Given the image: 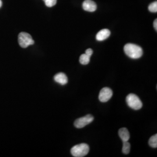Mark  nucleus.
Wrapping results in <instances>:
<instances>
[{"label":"nucleus","instance_id":"nucleus-1","mask_svg":"<svg viewBox=\"0 0 157 157\" xmlns=\"http://www.w3.org/2000/svg\"><path fill=\"white\" fill-rule=\"evenodd\" d=\"M124 51L128 56L132 59H138L143 56L141 47L132 43H128L124 45Z\"/></svg>","mask_w":157,"mask_h":157},{"label":"nucleus","instance_id":"nucleus-2","mask_svg":"<svg viewBox=\"0 0 157 157\" xmlns=\"http://www.w3.org/2000/svg\"><path fill=\"white\" fill-rule=\"evenodd\" d=\"M89 146L87 144L82 143L73 146L71 150V152L73 157H83L89 153Z\"/></svg>","mask_w":157,"mask_h":157},{"label":"nucleus","instance_id":"nucleus-3","mask_svg":"<svg viewBox=\"0 0 157 157\" xmlns=\"http://www.w3.org/2000/svg\"><path fill=\"white\" fill-rule=\"evenodd\" d=\"M126 102L130 108L135 110H139L142 108L143 104L140 99L135 94H129L126 97Z\"/></svg>","mask_w":157,"mask_h":157},{"label":"nucleus","instance_id":"nucleus-4","mask_svg":"<svg viewBox=\"0 0 157 157\" xmlns=\"http://www.w3.org/2000/svg\"><path fill=\"white\" fill-rule=\"evenodd\" d=\"M18 42L20 46L22 48H27L29 45H33L34 43L30 34L26 32H21L19 34Z\"/></svg>","mask_w":157,"mask_h":157},{"label":"nucleus","instance_id":"nucleus-5","mask_svg":"<svg viewBox=\"0 0 157 157\" xmlns=\"http://www.w3.org/2000/svg\"><path fill=\"white\" fill-rule=\"evenodd\" d=\"M94 120V117L91 115H87L85 117L78 118L75 121L74 125L76 128L80 129L91 123Z\"/></svg>","mask_w":157,"mask_h":157},{"label":"nucleus","instance_id":"nucleus-6","mask_svg":"<svg viewBox=\"0 0 157 157\" xmlns=\"http://www.w3.org/2000/svg\"><path fill=\"white\" fill-rule=\"evenodd\" d=\"M113 95L112 90L108 87H104L101 89L98 98L101 102H106L109 101Z\"/></svg>","mask_w":157,"mask_h":157},{"label":"nucleus","instance_id":"nucleus-7","mask_svg":"<svg viewBox=\"0 0 157 157\" xmlns=\"http://www.w3.org/2000/svg\"><path fill=\"white\" fill-rule=\"evenodd\" d=\"M83 10L88 12H94L97 10V5L92 0H85L83 3Z\"/></svg>","mask_w":157,"mask_h":157},{"label":"nucleus","instance_id":"nucleus-8","mask_svg":"<svg viewBox=\"0 0 157 157\" xmlns=\"http://www.w3.org/2000/svg\"><path fill=\"white\" fill-rule=\"evenodd\" d=\"M110 34H111V32L108 29H102L100 32H98V33L97 34L96 40L99 41H104L108 39L109 37Z\"/></svg>","mask_w":157,"mask_h":157},{"label":"nucleus","instance_id":"nucleus-9","mask_svg":"<svg viewBox=\"0 0 157 157\" xmlns=\"http://www.w3.org/2000/svg\"><path fill=\"white\" fill-rule=\"evenodd\" d=\"M54 80L59 84L65 85L67 84V75L63 73H57L54 76Z\"/></svg>","mask_w":157,"mask_h":157},{"label":"nucleus","instance_id":"nucleus-10","mask_svg":"<svg viewBox=\"0 0 157 157\" xmlns=\"http://www.w3.org/2000/svg\"><path fill=\"white\" fill-rule=\"evenodd\" d=\"M118 133L120 138L123 141V142L128 141L130 139V134L128 129L125 128H122L119 130Z\"/></svg>","mask_w":157,"mask_h":157},{"label":"nucleus","instance_id":"nucleus-11","mask_svg":"<svg viewBox=\"0 0 157 157\" xmlns=\"http://www.w3.org/2000/svg\"><path fill=\"white\" fill-rule=\"evenodd\" d=\"M90 56H88L86 54L81 55L79 58V62L82 65H87L90 62Z\"/></svg>","mask_w":157,"mask_h":157},{"label":"nucleus","instance_id":"nucleus-12","mask_svg":"<svg viewBox=\"0 0 157 157\" xmlns=\"http://www.w3.org/2000/svg\"><path fill=\"white\" fill-rule=\"evenodd\" d=\"M149 145L152 148H157V135L155 134L152 136L149 139L148 141Z\"/></svg>","mask_w":157,"mask_h":157},{"label":"nucleus","instance_id":"nucleus-13","mask_svg":"<svg viewBox=\"0 0 157 157\" xmlns=\"http://www.w3.org/2000/svg\"><path fill=\"white\" fill-rule=\"evenodd\" d=\"M130 151V144L128 141H124L122 147V152L124 154H128Z\"/></svg>","mask_w":157,"mask_h":157},{"label":"nucleus","instance_id":"nucleus-14","mask_svg":"<svg viewBox=\"0 0 157 157\" xmlns=\"http://www.w3.org/2000/svg\"><path fill=\"white\" fill-rule=\"evenodd\" d=\"M148 10L153 13H156L157 12V2L155 1L150 4L148 6Z\"/></svg>","mask_w":157,"mask_h":157},{"label":"nucleus","instance_id":"nucleus-15","mask_svg":"<svg viewBox=\"0 0 157 157\" xmlns=\"http://www.w3.org/2000/svg\"><path fill=\"white\" fill-rule=\"evenodd\" d=\"M45 2V6L48 7H52L56 4L57 0H43Z\"/></svg>","mask_w":157,"mask_h":157},{"label":"nucleus","instance_id":"nucleus-16","mask_svg":"<svg viewBox=\"0 0 157 157\" xmlns=\"http://www.w3.org/2000/svg\"><path fill=\"white\" fill-rule=\"evenodd\" d=\"M93 51L92 49H91V48L87 49V50L86 51V52H85V54L89 56H91L92 54H93Z\"/></svg>","mask_w":157,"mask_h":157},{"label":"nucleus","instance_id":"nucleus-17","mask_svg":"<svg viewBox=\"0 0 157 157\" xmlns=\"http://www.w3.org/2000/svg\"><path fill=\"white\" fill-rule=\"evenodd\" d=\"M154 29H155V30H157V19H155L154 22Z\"/></svg>","mask_w":157,"mask_h":157},{"label":"nucleus","instance_id":"nucleus-18","mask_svg":"<svg viewBox=\"0 0 157 157\" xmlns=\"http://www.w3.org/2000/svg\"><path fill=\"white\" fill-rule=\"evenodd\" d=\"M2 2L1 0H0V8L2 6Z\"/></svg>","mask_w":157,"mask_h":157}]
</instances>
